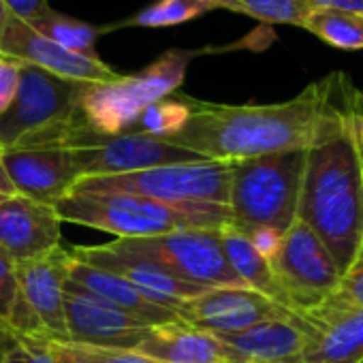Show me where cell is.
Segmentation results:
<instances>
[{"label":"cell","instance_id":"6da1fadb","mask_svg":"<svg viewBox=\"0 0 363 363\" xmlns=\"http://www.w3.org/2000/svg\"><path fill=\"white\" fill-rule=\"evenodd\" d=\"M361 94L346 73L335 71L282 103L220 105L193 99L186 126L169 141L208 160L306 152L354 124Z\"/></svg>","mask_w":363,"mask_h":363},{"label":"cell","instance_id":"7a4b0ae2","mask_svg":"<svg viewBox=\"0 0 363 363\" xmlns=\"http://www.w3.org/2000/svg\"><path fill=\"white\" fill-rule=\"evenodd\" d=\"M363 158L357 126L306 152L297 220L327 246L342 276L361 250Z\"/></svg>","mask_w":363,"mask_h":363},{"label":"cell","instance_id":"3957f363","mask_svg":"<svg viewBox=\"0 0 363 363\" xmlns=\"http://www.w3.org/2000/svg\"><path fill=\"white\" fill-rule=\"evenodd\" d=\"M62 223L90 227L116 240L152 238L186 229H223L231 223L225 206H173L128 193L71 191L56 206Z\"/></svg>","mask_w":363,"mask_h":363},{"label":"cell","instance_id":"277c9868","mask_svg":"<svg viewBox=\"0 0 363 363\" xmlns=\"http://www.w3.org/2000/svg\"><path fill=\"white\" fill-rule=\"evenodd\" d=\"M306 152L231 160L229 225L233 229L244 235L261 227H269L280 233L289 231L297 220Z\"/></svg>","mask_w":363,"mask_h":363},{"label":"cell","instance_id":"5b68a950","mask_svg":"<svg viewBox=\"0 0 363 363\" xmlns=\"http://www.w3.org/2000/svg\"><path fill=\"white\" fill-rule=\"evenodd\" d=\"M206 50H167L143 71L107 84H86L79 99L82 120L101 135L128 133L156 101L177 92L191 62Z\"/></svg>","mask_w":363,"mask_h":363},{"label":"cell","instance_id":"8992f818","mask_svg":"<svg viewBox=\"0 0 363 363\" xmlns=\"http://www.w3.org/2000/svg\"><path fill=\"white\" fill-rule=\"evenodd\" d=\"M231 160H195L152 167L122 175L86 177L75 191L128 193L173 206H225L229 208Z\"/></svg>","mask_w":363,"mask_h":363},{"label":"cell","instance_id":"52a82bcc","mask_svg":"<svg viewBox=\"0 0 363 363\" xmlns=\"http://www.w3.org/2000/svg\"><path fill=\"white\" fill-rule=\"evenodd\" d=\"M109 244L191 284L206 289L246 286L227 261L220 229H186L152 238L116 240Z\"/></svg>","mask_w":363,"mask_h":363},{"label":"cell","instance_id":"ba28073f","mask_svg":"<svg viewBox=\"0 0 363 363\" xmlns=\"http://www.w3.org/2000/svg\"><path fill=\"white\" fill-rule=\"evenodd\" d=\"M269 263L286 299V308L295 316L320 308L337 293L342 282V272L327 246L299 220L282 235L280 250Z\"/></svg>","mask_w":363,"mask_h":363},{"label":"cell","instance_id":"9c48e42d","mask_svg":"<svg viewBox=\"0 0 363 363\" xmlns=\"http://www.w3.org/2000/svg\"><path fill=\"white\" fill-rule=\"evenodd\" d=\"M84 86L39 67L22 65L16 101L0 116V150H9L39 130L77 118Z\"/></svg>","mask_w":363,"mask_h":363},{"label":"cell","instance_id":"30bf717a","mask_svg":"<svg viewBox=\"0 0 363 363\" xmlns=\"http://www.w3.org/2000/svg\"><path fill=\"white\" fill-rule=\"evenodd\" d=\"M0 56L39 67L48 73L79 84H107L120 77V73H116L99 56L90 58L73 54L41 37L28 22L16 18L3 3H0Z\"/></svg>","mask_w":363,"mask_h":363},{"label":"cell","instance_id":"8fae6325","mask_svg":"<svg viewBox=\"0 0 363 363\" xmlns=\"http://www.w3.org/2000/svg\"><path fill=\"white\" fill-rule=\"evenodd\" d=\"M65 320L69 342L122 350H137L152 329L69 278L65 282Z\"/></svg>","mask_w":363,"mask_h":363},{"label":"cell","instance_id":"7c38bea8","mask_svg":"<svg viewBox=\"0 0 363 363\" xmlns=\"http://www.w3.org/2000/svg\"><path fill=\"white\" fill-rule=\"evenodd\" d=\"M175 314L191 327L225 335L244 331L263 320L291 316L293 312L248 286H216L186 299Z\"/></svg>","mask_w":363,"mask_h":363},{"label":"cell","instance_id":"4fadbf2b","mask_svg":"<svg viewBox=\"0 0 363 363\" xmlns=\"http://www.w3.org/2000/svg\"><path fill=\"white\" fill-rule=\"evenodd\" d=\"M0 160L16 195L45 206H56L79 182L65 147H9L0 150Z\"/></svg>","mask_w":363,"mask_h":363},{"label":"cell","instance_id":"5bb4252c","mask_svg":"<svg viewBox=\"0 0 363 363\" xmlns=\"http://www.w3.org/2000/svg\"><path fill=\"white\" fill-rule=\"evenodd\" d=\"M73 261L71 250L58 246L41 257L18 263L20 293L41 320L50 342H69L65 320V282Z\"/></svg>","mask_w":363,"mask_h":363},{"label":"cell","instance_id":"9a60e30c","mask_svg":"<svg viewBox=\"0 0 363 363\" xmlns=\"http://www.w3.org/2000/svg\"><path fill=\"white\" fill-rule=\"evenodd\" d=\"M299 318L308 327L301 363H359L363 359V306L333 295Z\"/></svg>","mask_w":363,"mask_h":363},{"label":"cell","instance_id":"2e32d148","mask_svg":"<svg viewBox=\"0 0 363 363\" xmlns=\"http://www.w3.org/2000/svg\"><path fill=\"white\" fill-rule=\"evenodd\" d=\"M71 255L75 261L107 269V272L124 278L126 282L141 289L150 299H154L156 303H160L173 312H177V308L186 299H193L199 293L208 291L206 286L191 284V282H184V280L167 274L164 269H160L158 265H154L141 257L122 252V250L113 248L111 244L79 246V248H73Z\"/></svg>","mask_w":363,"mask_h":363},{"label":"cell","instance_id":"e0dca14e","mask_svg":"<svg viewBox=\"0 0 363 363\" xmlns=\"http://www.w3.org/2000/svg\"><path fill=\"white\" fill-rule=\"evenodd\" d=\"M62 220L54 206L20 195L0 203V248L18 263L41 257L60 246Z\"/></svg>","mask_w":363,"mask_h":363},{"label":"cell","instance_id":"ac0fdd59","mask_svg":"<svg viewBox=\"0 0 363 363\" xmlns=\"http://www.w3.org/2000/svg\"><path fill=\"white\" fill-rule=\"evenodd\" d=\"M218 337L238 354L240 363H301L308 327L299 316L291 314Z\"/></svg>","mask_w":363,"mask_h":363},{"label":"cell","instance_id":"d6986e66","mask_svg":"<svg viewBox=\"0 0 363 363\" xmlns=\"http://www.w3.org/2000/svg\"><path fill=\"white\" fill-rule=\"evenodd\" d=\"M137 352L160 363H240L218 335L182 320L152 327Z\"/></svg>","mask_w":363,"mask_h":363},{"label":"cell","instance_id":"ffe728a7","mask_svg":"<svg viewBox=\"0 0 363 363\" xmlns=\"http://www.w3.org/2000/svg\"><path fill=\"white\" fill-rule=\"evenodd\" d=\"M69 280L150 327H160V325L179 320L173 310L156 303L141 289H137L135 284L126 282L124 278L107 269H101L82 261H73Z\"/></svg>","mask_w":363,"mask_h":363},{"label":"cell","instance_id":"44dd1931","mask_svg":"<svg viewBox=\"0 0 363 363\" xmlns=\"http://www.w3.org/2000/svg\"><path fill=\"white\" fill-rule=\"evenodd\" d=\"M220 242H223L227 261L233 267V272L238 274V278L248 289H252V291L274 299L282 308H286V299H284V295H282V291L278 286V280L274 276L272 263L267 259H263L255 250L250 240L244 233H240L238 229H233L231 225H225L220 229Z\"/></svg>","mask_w":363,"mask_h":363},{"label":"cell","instance_id":"7402d4cb","mask_svg":"<svg viewBox=\"0 0 363 363\" xmlns=\"http://www.w3.org/2000/svg\"><path fill=\"white\" fill-rule=\"evenodd\" d=\"M214 9H220L218 0H158L118 24L101 26V30L105 35L116 28H169L197 20Z\"/></svg>","mask_w":363,"mask_h":363},{"label":"cell","instance_id":"603a6c76","mask_svg":"<svg viewBox=\"0 0 363 363\" xmlns=\"http://www.w3.org/2000/svg\"><path fill=\"white\" fill-rule=\"evenodd\" d=\"M33 26V30H37L41 37L50 39L52 43L60 45L62 50H69L73 54H82V56H96V39L103 35L101 26L62 16L54 9H48L45 13H41L39 18L28 22Z\"/></svg>","mask_w":363,"mask_h":363},{"label":"cell","instance_id":"cb8c5ba5","mask_svg":"<svg viewBox=\"0 0 363 363\" xmlns=\"http://www.w3.org/2000/svg\"><path fill=\"white\" fill-rule=\"evenodd\" d=\"M303 28L337 50H363V16L312 9Z\"/></svg>","mask_w":363,"mask_h":363},{"label":"cell","instance_id":"d4e9b609","mask_svg":"<svg viewBox=\"0 0 363 363\" xmlns=\"http://www.w3.org/2000/svg\"><path fill=\"white\" fill-rule=\"evenodd\" d=\"M193 113V99L191 96H167L150 105L135 122L130 130L145 133L158 139H171L186 126Z\"/></svg>","mask_w":363,"mask_h":363},{"label":"cell","instance_id":"484cf974","mask_svg":"<svg viewBox=\"0 0 363 363\" xmlns=\"http://www.w3.org/2000/svg\"><path fill=\"white\" fill-rule=\"evenodd\" d=\"M220 9L244 13L267 24H291L303 28L312 7L308 0H218Z\"/></svg>","mask_w":363,"mask_h":363},{"label":"cell","instance_id":"4316f807","mask_svg":"<svg viewBox=\"0 0 363 363\" xmlns=\"http://www.w3.org/2000/svg\"><path fill=\"white\" fill-rule=\"evenodd\" d=\"M52 350L58 363H160L137 350L101 348L73 342H52Z\"/></svg>","mask_w":363,"mask_h":363},{"label":"cell","instance_id":"83f0119b","mask_svg":"<svg viewBox=\"0 0 363 363\" xmlns=\"http://www.w3.org/2000/svg\"><path fill=\"white\" fill-rule=\"evenodd\" d=\"M0 357L3 363H58L52 342L35 340L0 325Z\"/></svg>","mask_w":363,"mask_h":363},{"label":"cell","instance_id":"f1b7e54d","mask_svg":"<svg viewBox=\"0 0 363 363\" xmlns=\"http://www.w3.org/2000/svg\"><path fill=\"white\" fill-rule=\"evenodd\" d=\"M18 291V261L7 250L0 248V325H7Z\"/></svg>","mask_w":363,"mask_h":363},{"label":"cell","instance_id":"f546056e","mask_svg":"<svg viewBox=\"0 0 363 363\" xmlns=\"http://www.w3.org/2000/svg\"><path fill=\"white\" fill-rule=\"evenodd\" d=\"M335 297L352 306H363V248L357 252L350 267L344 272Z\"/></svg>","mask_w":363,"mask_h":363},{"label":"cell","instance_id":"4dcf8cb0","mask_svg":"<svg viewBox=\"0 0 363 363\" xmlns=\"http://www.w3.org/2000/svg\"><path fill=\"white\" fill-rule=\"evenodd\" d=\"M22 77V62L0 56V116H3L16 101Z\"/></svg>","mask_w":363,"mask_h":363},{"label":"cell","instance_id":"1f68e13d","mask_svg":"<svg viewBox=\"0 0 363 363\" xmlns=\"http://www.w3.org/2000/svg\"><path fill=\"white\" fill-rule=\"evenodd\" d=\"M282 235H284V233H280V231H276V229L261 227V229H255V231H250L246 238L250 240V244L255 246V250H257V252H259L263 259L272 261V259L276 257V252L280 250Z\"/></svg>","mask_w":363,"mask_h":363},{"label":"cell","instance_id":"d6a6232c","mask_svg":"<svg viewBox=\"0 0 363 363\" xmlns=\"http://www.w3.org/2000/svg\"><path fill=\"white\" fill-rule=\"evenodd\" d=\"M0 3H3L16 18L24 22H30L50 9L48 0H0Z\"/></svg>","mask_w":363,"mask_h":363},{"label":"cell","instance_id":"836d02e7","mask_svg":"<svg viewBox=\"0 0 363 363\" xmlns=\"http://www.w3.org/2000/svg\"><path fill=\"white\" fill-rule=\"evenodd\" d=\"M312 9H333L363 16V0H308Z\"/></svg>","mask_w":363,"mask_h":363},{"label":"cell","instance_id":"e575fe53","mask_svg":"<svg viewBox=\"0 0 363 363\" xmlns=\"http://www.w3.org/2000/svg\"><path fill=\"white\" fill-rule=\"evenodd\" d=\"M0 193L3 195H16V189H13V184H11V179H9V175H7V169H5V164H3V160H0Z\"/></svg>","mask_w":363,"mask_h":363},{"label":"cell","instance_id":"d590c367","mask_svg":"<svg viewBox=\"0 0 363 363\" xmlns=\"http://www.w3.org/2000/svg\"><path fill=\"white\" fill-rule=\"evenodd\" d=\"M354 126H357V133L363 141V94H361V101H359V109H357V118H354Z\"/></svg>","mask_w":363,"mask_h":363},{"label":"cell","instance_id":"8d00e7d4","mask_svg":"<svg viewBox=\"0 0 363 363\" xmlns=\"http://www.w3.org/2000/svg\"><path fill=\"white\" fill-rule=\"evenodd\" d=\"M361 248H363V216H361Z\"/></svg>","mask_w":363,"mask_h":363},{"label":"cell","instance_id":"74e56055","mask_svg":"<svg viewBox=\"0 0 363 363\" xmlns=\"http://www.w3.org/2000/svg\"><path fill=\"white\" fill-rule=\"evenodd\" d=\"M11 197H13V195H11ZM5 199H9V195H3V193H0V203H3Z\"/></svg>","mask_w":363,"mask_h":363},{"label":"cell","instance_id":"f35d334b","mask_svg":"<svg viewBox=\"0 0 363 363\" xmlns=\"http://www.w3.org/2000/svg\"><path fill=\"white\" fill-rule=\"evenodd\" d=\"M359 141H361V137H359ZM361 158H363V141H361Z\"/></svg>","mask_w":363,"mask_h":363},{"label":"cell","instance_id":"ab89813d","mask_svg":"<svg viewBox=\"0 0 363 363\" xmlns=\"http://www.w3.org/2000/svg\"><path fill=\"white\" fill-rule=\"evenodd\" d=\"M0 363H3V357H0Z\"/></svg>","mask_w":363,"mask_h":363},{"label":"cell","instance_id":"60d3db41","mask_svg":"<svg viewBox=\"0 0 363 363\" xmlns=\"http://www.w3.org/2000/svg\"><path fill=\"white\" fill-rule=\"evenodd\" d=\"M359 363H363V359H361V361H359Z\"/></svg>","mask_w":363,"mask_h":363}]
</instances>
